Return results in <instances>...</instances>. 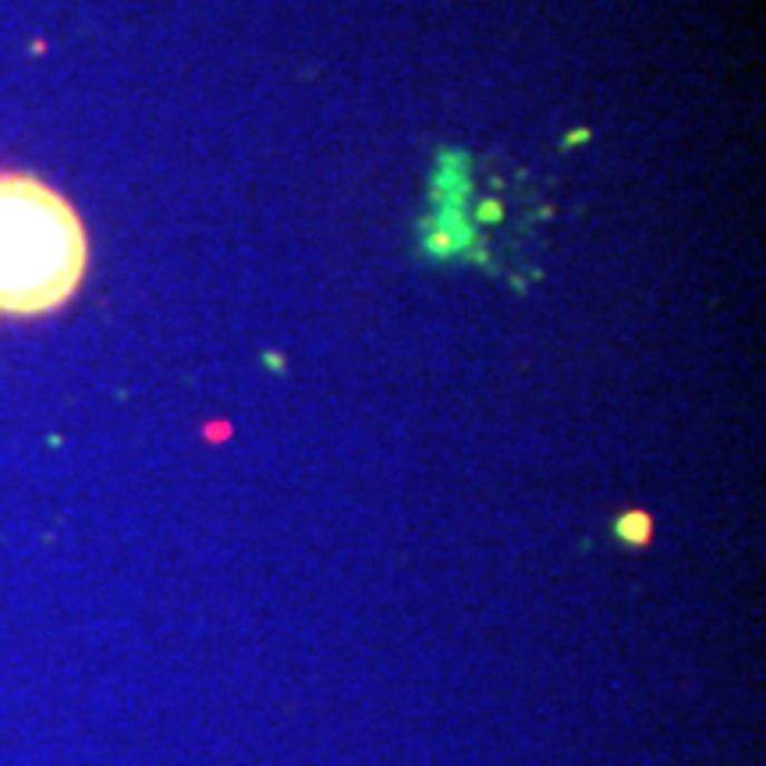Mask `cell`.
<instances>
[{
  "label": "cell",
  "instance_id": "6da1fadb",
  "mask_svg": "<svg viewBox=\"0 0 766 766\" xmlns=\"http://www.w3.org/2000/svg\"><path fill=\"white\" fill-rule=\"evenodd\" d=\"M89 271V235L47 181L0 170V316L32 320L75 298Z\"/></svg>",
  "mask_w": 766,
  "mask_h": 766
}]
</instances>
